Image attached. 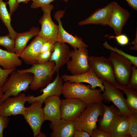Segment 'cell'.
<instances>
[{
	"label": "cell",
	"instance_id": "12",
	"mask_svg": "<svg viewBox=\"0 0 137 137\" xmlns=\"http://www.w3.org/2000/svg\"><path fill=\"white\" fill-rule=\"evenodd\" d=\"M62 100L60 107L61 119L74 121L80 115L87 104L75 98Z\"/></svg>",
	"mask_w": 137,
	"mask_h": 137
},
{
	"label": "cell",
	"instance_id": "6",
	"mask_svg": "<svg viewBox=\"0 0 137 137\" xmlns=\"http://www.w3.org/2000/svg\"><path fill=\"white\" fill-rule=\"evenodd\" d=\"M113 67L115 80L122 85H127L131 76L132 64L127 58L111 51L108 58Z\"/></svg>",
	"mask_w": 137,
	"mask_h": 137
},
{
	"label": "cell",
	"instance_id": "30",
	"mask_svg": "<svg viewBox=\"0 0 137 137\" xmlns=\"http://www.w3.org/2000/svg\"><path fill=\"white\" fill-rule=\"evenodd\" d=\"M129 137H137V114L132 113L129 116Z\"/></svg>",
	"mask_w": 137,
	"mask_h": 137
},
{
	"label": "cell",
	"instance_id": "28",
	"mask_svg": "<svg viewBox=\"0 0 137 137\" xmlns=\"http://www.w3.org/2000/svg\"><path fill=\"white\" fill-rule=\"evenodd\" d=\"M103 46L106 48L110 50L122 55L129 59L131 62L132 64L137 67V57L128 54L122 50L119 49L116 47H113L109 45L107 41L103 44Z\"/></svg>",
	"mask_w": 137,
	"mask_h": 137
},
{
	"label": "cell",
	"instance_id": "10",
	"mask_svg": "<svg viewBox=\"0 0 137 137\" xmlns=\"http://www.w3.org/2000/svg\"><path fill=\"white\" fill-rule=\"evenodd\" d=\"M104 91L102 93L103 101L112 102L120 113L129 116L132 113L127 107L123 94L120 90L109 83L103 81Z\"/></svg>",
	"mask_w": 137,
	"mask_h": 137
},
{
	"label": "cell",
	"instance_id": "38",
	"mask_svg": "<svg viewBox=\"0 0 137 137\" xmlns=\"http://www.w3.org/2000/svg\"><path fill=\"white\" fill-rule=\"evenodd\" d=\"M6 3L9 6V13L11 16L19 6V4L17 3V0H9Z\"/></svg>",
	"mask_w": 137,
	"mask_h": 137
},
{
	"label": "cell",
	"instance_id": "23",
	"mask_svg": "<svg viewBox=\"0 0 137 137\" xmlns=\"http://www.w3.org/2000/svg\"><path fill=\"white\" fill-rule=\"evenodd\" d=\"M103 106L104 112L98 121L99 128L109 133L111 125L120 113L114 105L107 106L103 104Z\"/></svg>",
	"mask_w": 137,
	"mask_h": 137
},
{
	"label": "cell",
	"instance_id": "5",
	"mask_svg": "<svg viewBox=\"0 0 137 137\" xmlns=\"http://www.w3.org/2000/svg\"><path fill=\"white\" fill-rule=\"evenodd\" d=\"M88 61L90 68L103 81L115 87L120 85L115 80L113 66L108 58L103 56H90Z\"/></svg>",
	"mask_w": 137,
	"mask_h": 137
},
{
	"label": "cell",
	"instance_id": "36",
	"mask_svg": "<svg viewBox=\"0 0 137 137\" xmlns=\"http://www.w3.org/2000/svg\"><path fill=\"white\" fill-rule=\"evenodd\" d=\"M91 136L92 137H111V136L109 133L97 127L93 130Z\"/></svg>",
	"mask_w": 137,
	"mask_h": 137
},
{
	"label": "cell",
	"instance_id": "7",
	"mask_svg": "<svg viewBox=\"0 0 137 137\" xmlns=\"http://www.w3.org/2000/svg\"><path fill=\"white\" fill-rule=\"evenodd\" d=\"M43 102L36 101L32 103L31 105L25 108L23 115L26 122L33 131L35 137H46L41 132L42 124L45 121L42 104Z\"/></svg>",
	"mask_w": 137,
	"mask_h": 137
},
{
	"label": "cell",
	"instance_id": "17",
	"mask_svg": "<svg viewBox=\"0 0 137 137\" xmlns=\"http://www.w3.org/2000/svg\"><path fill=\"white\" fill-rule=\"evenodd\" d=\"M114 1L106 6L98 9L86 19L80 22L79 25L88 24H99L103 26L108 25L111 14Z\"/></svg>",
	"mask_w": 137,
	"mask_h": 137
},
{
	"label": "cell",
	"instance_id": "22",
	"mask_svg": "<svg viewBox=\"0 0 137 137\" xmlns=\"http://www.w3.org/2000/svg\"><path fill=\"white\" fill-rule=\"evenodd\" d=\"M129 116L120 113L110 127L111 137H129Z\"/></svg>",
	"mask_w": 137,
	"mask_h": 137
},
{
	"label": "cell",
	"instance_id": "19",
	"mask_svg": "<svg viewBox=\"0 0 137 137\" xmlns=\"http://www.w3.org/2000/svg\"><path fill=\"white\" fill-rule=\"evenodd\" d=\"M69 47L65 43L57 42L55 44L53 51L49 61H54V73H58L63 65L67 64L71 58Z\"/></svg>",
	"mask_w": 137,
	"mask_h": 137
},
{
	"label": "cell",
	"instance_id": "1",
	"mask_svg": "<svg viewBox=\"0 0 137 137\" xmlns=\"http://www.w3.org/2000/svg\"><path fill=\"white\" fill-rule=\"evenodd\" d=\"M90 85L82 83H72L69 81L63 83L62 94L65 98L79 99L88 104L102 102L103 99L100 89H92Z\"/></svg>",
	"mask_w": 137,
	"mask_h": 137
},
{
	"label": "cell",
	"instance_id": "31",
	"mask_svg": "<svg viewBox=\"0 0 137 137\" xmlns=\"http://www.w3.org/2000/svg\"><path fill=\"white\" fill-rule=\"evenodd\" d=\"M136 67L132 66V73L128 84L127 85L131 88L137 90V69Z\"/></svg>",
	"mask_w": 137,
	"mask_h": 137
},
{
	"label": "cell",
	"instance_id": "13",
	"mask_svg": "<svg viewBox=\"0 0 137 137\" xmlns=\"http://www.w3.org/2000/svg\"><path fill=\"white\" fill-rule=\"evenodd\" d=\"M65 11L59 10L57 11L54 15V18L58 23V29L57 41L61 43H67L74 49L81 48H87L88 46L86 44L80 37L76 36H73L70 34L63 28L61 18L64 15Z\"/></svg>",
	"mask_w": 137,
	"mask_h": 137
},
{
	"label": "cell",
	"instance_id": "29",
	"mask_svg": "<svg viewBox=\"0 0 137 137\" xmlns=\"http://www.w3.org/2000/svg\"><path fill=\"white\" fill-rule=\"evenodd\" d=\"M0 45L5 48L7 51L14 53V40L11 38L9 35L0 36Z\"/></svg>",
	"mask_w": 137,
	"mask_h": 137
},
{
	"label": "cell",
	"instance_id": "35",
	"mask_svg": "<svg viewBox=\"0 0 137 137\" xmlns=\"http://www.w3.org/2000/svg\"><path fill=\"white\" fill-rule=\"evenodd\" d=\"M15 69L5 70L0 68V87L3 85L9 75Z\"/></svg>",
	"mask_w": 137,
	"mask_h": 137
},
{
	"label": "cell",
	"instance_id": "8",
	"mask_svg": "<svg viewBox=\"0 0 137 137\" xmlns=\"http://www.w3.org/2000/svg\"><path fill=\"white\" fill-rule=\"evenodd\" d=\"M41 8L43 14L39 21L41 27L38 35L46 41L55 44L57 42L58 25L54 23L51 17V13L54 6L49 4Z\"/></svg>",
	"mask_w": 137,
	"mask_h": 137
},
{
	"label": "cell",
	"instance_id": "18",
	"mask_svg": "<svg viewBox=\"0 0 137 137\" xmlns=\"http://www.w3.org/2000/svg\"><path fill=\"white\" fill-rule=\"evenodd\" d=\"M45 42L38 35L35 36L30 44L26 47L19 56V57L27 64L32 65L37 63V59L40 53L41 47Z\"/></svg>",
	"mask_w": 137,
	"mask_h": 137
},
{
	"label": "cell",
	"instance_id": "43",
	"mask_svg": "<svg viewBox=\"0 0 137 137\" xmlns=\"http://www.w3.org/2000/svg\"><path fill=\"white\" fill-rule=\"evenodd\" d=\"M31 0H17V3L19 4L21 3L22 2L23 3H27L29 2Z\"/></svg>",
	"mask_w": 137,
	"mask_h": 137
},
{
	"label": "cell",
	"instance_id": "26",
	"mask_svg": "<svg viewBox=\"0 0 137 137\" xmlns=\"http://www.w3.org/2000/svg\"><path fill=\"white\" fill-rule=\"evenodd\" d=\"M122 91L126 95L125 101L127 106L131 112L137 114V92L128 85H120L116 87Z\"/></svg>",
	"mask_w": 137,
	"mask_h": 137
},
{
	"label": "cell",
	"instance_id": "14",
	"mask_svg": "<svg viewBox=\"0 0 137 137\" xmlns=\"http://www.w3.org/2000/svg\"><path fill=\"white\" fill-rule=\"evenodd\" d=\"M63 81L59 73H57L53 81L47 85L45 88L41 90L40 92H42L41 95L37 97L29 95L27 96V101L30 104L36 101H40L43 102L45 99L49 97L53 96H60L62 93L63 89Z\"/></svg>",
	"mask_w": 137,
	"mask_h": 137
},
{
	"label": "cell",
	"instance_id": "40",
	"mask_svg": "<svg viewBox=\"0 0 137 137\" xmlns=\"http://www.w3.org/2000/svg\"><path fill=\"white\" fill-rule=\"evenodd\" d=\"M90 135L87 132L82 130L75 129L73 134V137H90Z\"/></svg>",
	"mask_w": 137,
	"mask_h": 137
},
{
	"label": "cell",
	"instance_id": "4",
	"mask_svg": "<svg viewBox=\"0 0 137 137\" xmlns=\"http://www.w3.org/2000/svg\"><path fill=\"white\" fill-rule=\"evenodd\" d=\"M104 110L102 102L87 104L79 116L74 121L75 128L84 130L91 136L93 130L97 127L98 118L102 114Z\"/></svg>",
	"mask_w": 137,
	"mask_h": 137
},
{
	"label": "cell",
	"instance_id": "21",
	"mask_svg": "<svg viewBox=\"0 0 137 137\" xmlns=\"http://www.w3.org/2000/svg\"><path fill=\"white\" fill-rule=\"evenodd\" d=\"M49 127L52 137H72L75 129L74 121L61 119L51 122Z\"/></svg>",
	"mask_w": 137,
	"mask_h": 137
},
{
	"label": "cell",
	"instance_id": "33",
	"mask_svg": "<svg viewBox=\"0 0 137 137\" xmlns=\"http://www.w3.org/2000/svg\"><path fill=\"white\" fill-rule=\"evenodd\" d=\"M52 52L48 51L40 53L37 59V63H42L49 61Z\"/></svg>",
	"mask_w": 137,
	"mask_h": 137
},
{
	"label": "cell",
	"instance_id": "27",
	"mask_svg": "<svg viewBox=\"0 0 137 137\" xmlns=\"http://www.w3.org/2000/svg\"><path fill=\"white\" fill-rule=\"evenodd\" d=\"M6 3L0 0V19L5 26L9 32L8 35L14 40L18 33L13 29L11 25V15L6 8Z\"/></svg>",
	"mask_w": 137,
	"mask_h": 137
},
{
	"label": "cell",
	"instance_id": "9",
	"mask_svg": "<svg viewBox=\"0 0 137 137\" xmlns=\"http://www.w3.org/2000/svg\"><path fill=\"white\" fill-rule=\"evenodd\" d=\"M70 54L71 59L67 63V67L72 75L84 73L89 70V52L87 48L75 49L70 51Z\"/></svg>",
	"mask_w": 137,
	"mask_h": 137
},
{
	"label": "cell",
	"instance_id": "34",
	"mask_svg": "<svg viewBox=\"0 0 137 137\" xmlns=\"http://www.w3.org/2000/svg\"><path fill=\"white\" fill-rule=\"evenodd\" d=\"M109 38H115L117 43L121 46H125L127 45L129 42V39L126 35L121 34L116 36H109Z\"/></svg>",
	"mask_w": 137,
	"mask_h": 137
},
{
	"label": "cell",
	"instance_id": "3",
	"mask_svg": "<svg viewBox=\"0 0 137 137\" xmlns=\"http://www.w3.org/2000/svg\"><path fill=\"white\" fill-rule=\"evenodd\" d=\"M55 63L48 61L42 63H36L30 68L17 70L20 73H29L33 75V79L29 86L33 90L46 86L51 82L54 73V70Z\"/></svg>",
	"mask_w": 137,
	"mask_h": 137
},
{
	"label": "cell",
	"instance_id": "42",
	"mask_svg": "<svg viewBox=\"0 0 137 137\" xmlns=\"http://www.w3.org/2000/svg\"><path fill=\"white\" fill-rule=\"evenodd\" d=\"M137 31L136 33L135 38L134 40L131 43L132 44L134 45L130 47V49L131 50H137Z\"/></svg>",
	"mask_w": 137,
	"mask_h": 137
},
{
	"label": "cell",
	"instance_id": "24",
	"mask_svg": "<svg viewBox=\"0 0 137 137\" xmlns=\"http://www.w3.org/2000/svg\"><path fill=\"white\" fill-rule=\"evenodd\" d=\"M40 31L39 27H32L28 31L18 33L14 39V51L18 56L26 46L29 40L32 37L38 35Z\"/></svg>",
	"mask_w": 137,
	"mask_h": 137
},
{
	"label": "cell",
	"instance_id": "37",
	"mask_svg": "<svg viewBox=\"0 0 137 137\" xmlns=\"http://www.w3.org/2000/svg\"><path fill=\"white\" fill-rule=\"evenodd\" d=\"M9 120L8 117H4L0 115V137H3V130L7 126Z\"/></svg>",
	"mask_w": 137,
	"mask_h": 137
},
{
	"label": "cell",
	"instance_id": "25",
	"mask_svg": "<svg viewBox=\"0 0 137 137\" xmlns=\"http://www.w3.org/2000/svg\"><path fill=\"white\" fill-rule=\"evenodd\" d=\"M22 61L14 53L0 48V65L5 70L15 69L21 66Z\"/></svg>",
	"mask_w": 137,
	"mask_h": 137
},
{
	"label": "cell",
	"instance_id": "32",
	"mask_svg": "<svg viewBox=\"0 0 137 137\" xmlns=\"http://www.w3.org/2000/svg\"><path fill=\"white\" fill-rule=\"evenodd\" d=\"M55 0H31L32 3L30 6V8L36 9L40 7L49 4ZM66 3H67L68 0H62Z\"/></svg>",
	"mask_w": 137,
	"mask_h": 137
},
{
	"label": "cell",
	"instance_id": "2",
	"mask_svg": "<svg viewBox=\"0 0 137 137\" xmlns=\"http://www.w3.org/2000/svg\"><path fill=\"white\" fill-rule=\"evenodd\" d=\"M15 70L12 72L2 87L3 94L0 99V104L7 98L18 96L22 92L27 90L33 81V76L32 73H20Z\"/></svg>",
	"mask_w": 137,
	"mask_h": 137
},
{
	"label": "cell",
	"instance_id": "41",
	"mask_svg": "<svg viewBox=\"0 0 137 137\" xmlns=\"http://www.w3.org/2000/svg\"><path fill=\"white\" fill-rule=\"evenodd\" d=\"M133 9L137 10V0H125Z\"/></svg>",
	"mask_w": 137,
	"mask_h": 137
},
{
	"label": "cell",
	"instance_id": "15",
	"mask_svg": "<svg viewBox=\"0 0 137 137\" xmlns=\"http://www.w3.org/2000/svg\"><path fill=\"white\" fill-rule=\"evenodd\" d=\"M130 15L127 10L114 2L108 25L113 28L116 35L122 33L123 27Z\"/></svg>",
	"mask_w": 137,
	"mask_h": 137
},
{
	"label": "cell",
	"instance_id": "20",
	"mask_svg": "<svg viewBox=\"0 0 137 137\" xmlns=\"http://www.w3.org/2000/svg\"><path fill=\"white\" fill-rule=\"evenodd\" d=\"M62 100L60 96H53L45 99V106L43 108L45 121L51 122L61 119L60 107Z\"/></svg>",
	"mask_w": 137,
	"mask_h": 137
},
{
	"label": "cell",
	"instance_id": "11",
	"mask_svg": "<svg viewBox=\"0 0 137 137\" xmlns=\"http://www.w3.org/2000/svg\"><path fill=\"white\" fill-rule=\"evenodd\" d=\"M27 96L24 93H20L18 96L6 98L0 104V115L7 117L11 115H23L27 101Z\"/></svg>",
	"mask_w": 137,
	"mask_h": 137
},
{
	"label": "cell",
	"instance_id": "44",
	"mask_svg": "<svg viewBox=\"0 0 137 137\" xmlns=\"http://www.w3.org/2000/svg\"><path fill=\"white\" fill-rule=\"evenodd\" d=\"M3 94L2 91V87H0V99L2 97Z\"/></svg>",
	"mask_w": 137,
	"mask_h": 137
},
{
	"label": "cell",
	"instance_id": "39",
	"mask_svg": "<svg viewBox=\"0 0 137 137\" xmlns=\"http://www.w3.org/2000/svg\"><path fill=\"white\" fill-rule=\"evenodd\" d=\"M55 44L50 42H45L41 47L40 53L48 51L52 52L54 50Z\"/></svg>",
	"mask_w": 137,
	"mask_h": 137
},
{
	"label": "cell",
	"instance_id": "16",
	"mask_svg": "<svg viewBox=\"0 0 137 137\" xmlns=\"http://www.w3.org/2000/svg\"><path fill=\"white\" fill-rule=\"evenodd\" d=\"M63 81H69L72 83H89L92 89L98 87L102 92L104 91L102 83L103 81L98 77L93 70L90 68L87 72L79 74L73 75L64 74L61 76Z\"/></svg>",
	"mask_w": 137,
	"mask_h": 137
}]
</instances>
